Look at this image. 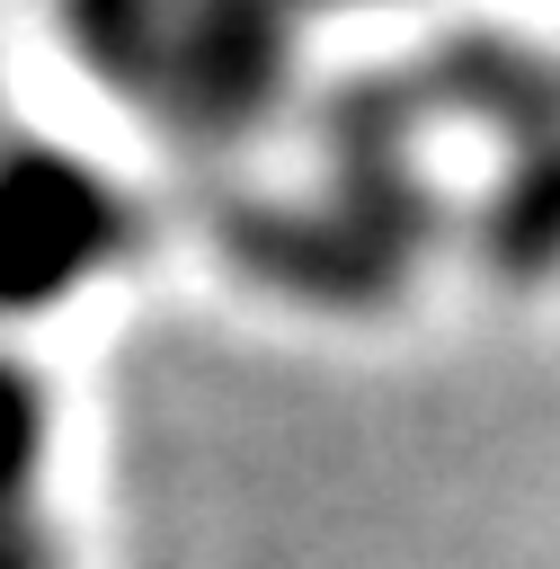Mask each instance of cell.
<instances>
[{
    "mask_svg": "<svg viewBox=\"0 0 560 569\" xmlns=\"http://www.w3.org/2000/svg\"><path fill=\"white\" fill-rule=\"evenodd\" d=\"M489 249L498 267H551L560 258V151H533L489 222Z\"/></svg>",
    "mask_w": 560,
    "mask_h": 569,
    "instance_id": "obj_4",
    "label": "cell"
},
{
    "mask_svg": "<svg viewBox=\"0 0 560 569\" xmlns=\"http://www.w3.org/2000/svg\"><path fill=\"white\" fill-rule=\"evenodd\" d=\"M124 196L98 169L53 151L0 160V311H44L62 284L98 276L124 249Z\"/></svg>",
    "mask_w": 560,
    "mask_h": 569,
    "instance_id": "obj_1",
    "label": "cell"
},
{
    "mask_svg": "<svg viewBox=\"0 0 560 569\" xmlns=\"http://www.w3.org/2000/svg\"><path fill=\"white\" fill-rule=\"evenodd\" d=\"M276 71H284V0H178L151 89H169L187 124L240 133L267 116Z\"/></svg>",
    "mask_w": 560,
    "mask_h": 569,
    "instance_id": "obj_2",
    "label": "cell"
},
{
    "mask_svg": "<svg viewBox=\"0 0 560 569\" xmlns=\"http://www.w3.org/2000/svg\"><path fill=\"white\" fill-rule=\"evenodd\" d=\"M36 453H44V400L18 365H0V507H18Z\"/></svg>",
    "mask_w": 560,
    "mask_h": 569,
    "instance_id": "obj_5",
    "label": "cell"
},
{
    "mask_svg": "<svg viewBox=\"0 0 560 569\" xmlns=\"http://www.w3.org/2000/svg\"><path fill=\"white\" fill-rule=\"evenodd\" d=\"M62 27H71V44H80L98 71H116V89L160 80L169 0H62Z\"/></svg>",
    "mask_w": 560,
    "mask_h": 569,
    "instance_id": "obj_3",
    "label": "cell"
}]
</instances>
